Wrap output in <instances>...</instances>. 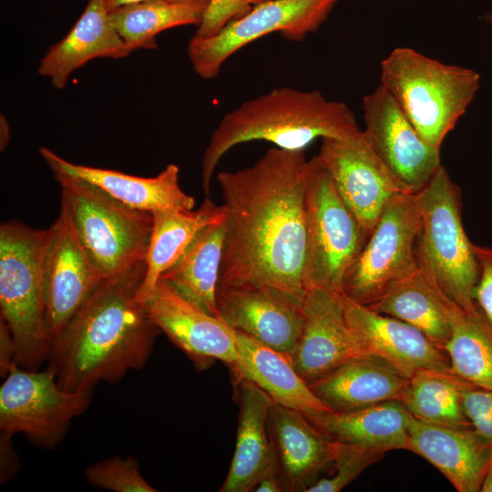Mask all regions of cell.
I'll list each match as a JSON object with an SVG mask.
<instances>
[{"mask_svg":"<svg viewBox=\"0 0 492 492\" xmlns=\"http://www.w3.org/2000/svg\"><path fill=\"white\" fill-rule=\"evenodd\" d=\"M153 215L146 259V272L138 299L148 300L161 275L184 253L196 235L206 226L226 217L223 205L206 197L200 207L190 210H164Z\"/></svg>","mask_w":492,"mask_h":492,"instance_id":"cell-28","label":"cell"},{"mask_svg":"<svg viewBox=\"0 0 492 492\" xmlns=\"http://www.w3.org/2000/svg\"><path fill=\"white\" fill-rule=\"evenodd\" d=\"M304 150L271 148L252 166L217 176L226 210L218 285H253L302 304L306 293Z\"/></svg>","mask_w":492,"mask_h":492,"instance_id":"cell-1","label":"cell"},{"mask_svg":"<svg viewBox=\"0 0 492 492\" xmlns=\"http://www.w3.org/2000/svg\"><path fill=\"white\" fill-rule=\"evenodd\" d=\"M463 404L472 426L492 444V389L470 386L463 393Z\"/></svg>","mask_w":492,"mask_h":492,"instance_id":"cell-36","label":"cell"},{"mask_svg":"<svg viewBox=\"0 0 492 492\" xmlns=\"http://www.w3.org/2000/svg\"><path fill=\"white\" fill-rule=\"evenodd\" d=\"M481 492H492V456L483 478Z\"/></svg>","mask_w":492,"mask_h":492,"instance_id":"cell-42","label":"cell"},{"mask_svg":"<svg viewBox=\"0 0 492 492\" xmlns=\"http://www.w3.org/2000/svg\"><path fill=\"white\" fill-rule=\"evenodd\" d=\"M268 430L285 491H306L331 469L333 441L301 411L272 405Z\"/></svg>","mask_w":492,"mask_h":492,"instance_id":"cell-20","label":"cell"},{"mask_svg":"<svg viewBox=\"0 0 492 492\" xmlns=\"http://www.w3.org/2000/svg\"><path fill=\"white\" fill-rule=\"evenodd\" d=\"M129 55L114 26L105 0L88 3L70 31L51 46L41 58L38 73L50 79L56 88H63L69 76L88 61L122 58Z\"/></svg>","mask_w":492,"mask_h":492,"instance_id":"cell-24","label":"cell"},{"mask_svg":"<svg viewBox=\"0 0 492 492\" xmlns=\"http://www.w3.org/2000/svg\"><path fill=\"white\" fill-rule=\"evenodd\" d=\"M478 280L473 291L476 310L492 325V246L474 244Z\"/></svg>","mask_w":492,"mask_h":492,"instance_id":"cell-37","label":"cell"},{"mask_svg":"<svg viewBox=\"0 0 492 492\" xmlns=\"http://www.w3.org/2000/svg\"><path fill=\"white\" fill-rule=\"evenodd\" d=\"M253 491L255 492H282L285 491L280 475L278 465L270 467L258 480Z\"/></svg>","mask_w":492,"mask_h":492,"instance_id":"cell-40","label":"cell"},{"mask_svg":"<svg viewBox=\"0 0 492 492\" xmlns=\"http://www.w3.org/2000/svg\"><path fill=\"white\" fill-rule=\"evenodd\" d=\"M338 1L265 0L215 36H192L188 44L192 67L200 77L210 79L235 52L264 36L279 32L288 39L302 40L325 22Z\"/></svg>","mask_w":492,"mask_h":492,"instance_id":"cell-11","label":"cell"},{"mask_svg":"<svg viewBox=\"0 0 492 492\" xmlns=\"http://www.w3.org/2000/svg\"><path fill=\"white\" fill-rule=\"evenodd\" d=\"M44 296L49 337L56 338L103 279L83 249L66 208L46 229Z\"/></svg>","mask_w":492,"mask_h":492,"instance_id":"cell-13","label":"cell"},{"mask_svg":"<svg viewBox=\"0 0 492 492\" xmlns=\"http://www.w3.org/2000/svg\"><path fill=\"white\" fill-rule=\"evenodd\" d=\"M470 386L451 371L419 370L409 376L400 401L419 420L472 426L463 404V393Z\"/></svg>","mask_w":492,"mask_h":492,"instance_id":"cell-31","label":"cell"},{"mask_svg":"<svg viewBox=\"0 0 492 492\" xmlns=\"http://www.w3.org/2000/svg\"><path fill=\"white\" fill-rule=\"evenodd\" d=\"M385 453L364 446L333 441L332 475L322 477L305 492H338Z\"/></svg>","mask_w":492,"mask_h":492,"instance_id":"cell-33","label":"cell"},{"mask_svg":"<svg viewBox=\"0 0 492 492\" xmlns=\"http://www.w3.org/2000/svg\"><path fill=\"white\" fill-rule=\"evenodd\" d=\"M332 441L354 444L384 453L407 449L412 415L400 400L336 413L304 414Z\"/></svg>","mask_w":492,"mask_h":492,"instance_id":"cell-27","label":"cell"},{"mask_svg":"<svg viewBox=\"0 0 492 492\" xmlns=\"http://www.w3.org/2000/svg\"><path fill=\"white\" fill-rule=\"evenodd\" d=\"M105 1H106V5L108 11L111 12L117 8H119L125 5H133V4H138L146 0H105Z\"/></svg>","mask_w":492,"mask_h":492,"instance_id":"cell-43","label":"cell"},{"mask_svg":"<svg viewBox=\"0 0 492 492\" xmlns=\"http://www.w3.org/2000/svg\"><path fill=\"white\" fill-rule=\"evenodd\" d=\"M46 230L12 220L0 226L1 319L10 329L16 365L36 371L51 346L44 296Z\"/></svg>","mask_w":492,"mask_h":492,"instance_id":"cell-5","label":"cell"},{"mask_svg":"<svg viewBox=\"0 0 492 492\" xmlns=\"http://www.w3.org/2000/svg\"><path fill=\"white\" fill-rule=\"evenodd\" d=\"M146 303L159 329L196 364L215 359L230 366L235 364L234 331L221 318L186 299L162 279Z\"/></svg>","mask_w":492,"mask_h":492,"instance_id":"cell-16","label":"cell"},{"mask_svg":"<svg viewBox=\"0 0 492 492\" xmlns=\"http://www.w3.org/2000/svg\"><path fill=\"white\" fill-rule=\"evenodd\" d=\"M408 378L388 360L366 354L345 362L309 386L332 412L344 413L401 400Z\"/></svg>","mask_w":492,"mask_h":492,"instance_id":"cell-22","label":"cell"},{"mask_svg":"<svg viewBox=\"0 0 492 492\" xmlns=\"http://www.w3.org/2000/svg\"><path fill=\"white\" fill-rule=\"evenodd\" d=\"M343 301L348 325L365 354L388 360L407 376L419 370L450 371L445 347L417 328L376 313L345 295Z\"/></svg>","mask_w":492,"mask_h":492,"instance_id":"cell-18","label":"cell"},{"mask_svg":"<svg viewBox=\"0 0 492 492\" xmlns=\"http://www.w3.org/2000/svg\"><path fill=\"white\" fill-rule=\"evenodd\" d=\"M418 266L455 303L472 313L476 311L473 291L479 270L474 243L462 223L460 190L442 165L418 191Z\"/></svg>","mask_w":492,"mask_h":492,"instance_id":"cell-7","label":"cell"},{"mask_svg":"<svg viewBox=\"0 0 492 492\" xmlns=\"http://www.w3.org/2000/svg\"><path fill=\"white\" fill-rule=\"evenodd\" d=\"M92 396L93 390L63 389L48 367L32 371L15 365L0 387V433H21L32 445L54 449Z\"/></svg>","mask_w":492,"mask_h":492,"instance_id":"cell-10","label":"cell"},{"mask_svg":"<svg viewBox=\"0 0 492 492\" xmlns=\"http://www.w3.org/2000/svg\"><path fill=\"white\" fill-rule=\"evenodd\" d=\"M445 349L453 374L475 386L492 389V325L477 310L456 313Z\"/></svg>","mask_w":492,"mask_h":492,"instance_id":"cell-32","label":"cell"},{"mask_svg":"<svg viewBox=\"0 0 492 492\" xmlns=\"http://www.w3.org/2000/svg\"><path fill=\"white\" fill-rule=\"evenodd\" d=\"M233 331L237 359L232 372L259 386L275 404L303 414L331 411L298 374L290 354Z\"/></svg>","mask_w":492,"mask_h":492,"instance_id":"cell-25","label":"cell"},{"mask_svg":"<svg viewBox=\"0 0 492 492\" xmlns=\"http://www.w3.org/2000/svg\"><path fill=\"white\" fill-rule=\"evenodd\" d=\"M226 217L204 227L160 277L179 294L219 316L216 292L226 235Z\"/></svg>","mask_w":492,"mask_h":492,"instance_id":"cell-29","label":"cell"},{"mask_svg":"<svg viewBox=\"0 0 492 492\" xmlns=\"http://www.w3.org/2000/svg\"><path fill=\"white\" fill-rule=\"evenodd\" d=\"M219 317L233 330L292 356L302 327V304L277 290L218 285Z\"/></svg>","mask_w":492,"mask_h":492,"instance_id":"cell-17","label":"cell"},{"mask_svg":"<svg viewBox=\"0 0 492 492\" xmlns=\"http://www.w3.org/2000/svg\"><path fill=\"white\" fill-rule=\"evenodd\" d=\"M362 132L353 110L318 90L282 87L250 98L226 113L213 131L200 163L201 186L210 197L213 173L233 147L263 140L304 150L316 138H350Z\"/></svg>","mask_w":492,"mask_h":492,"instance_id":"cell-3","label":"cell"},{"mask_svg":"<svg viewBox=\"0 0 492 492\" xmlns=\"http://www.w3.org/2000/svg\"><path fill=\"white\" fill-rule=\"evenodd\" d=\"M265 0H210L194 37L206 38L218 34L231 20L248 13Z\"/></svg>","mask_w":492,"mask_h":492,"instance_id":"cell-35","label":"cell"},{"mask_svg":"<svg viewBox=\"0 0 492 492\" xmlns=\"http://www.w3.org/2000/svg\"><path fill=\"white\" fill-rule=\"evenodd\" d=\"M209 1L146 0L110 12L111 21L129 53L157 47L156 36L164 30L200 26Z\"/></svg>","mask_w":492,"mask_h":492,"instance_id":"cell-30","label":"cell"},{"mask_svg":"<svg viewBox=\"0 0 492 492\" xmlns=\"http://www.w3.org/2000/svg\"><path fill=\"white\" fill-rule=\"evenodd\" d=\"M302 312V332L291 357L308 384L345 362L365 354L348 325L342 292L310 288Z\"/></svg>","mask_w":492,"mask_h":492,"instance_id":"cell-15","label":"cell"},{"mask_svg":"<svg viewBox=\"0 0 492 492\" xmlns=\"http://www.w3.org/2000/svg\"><path fill=\"white\" fill-rule=\"evenodd\" d=\"M146 260L105 279L55 338L46 360L67 391L115 384L148 362L161 332L138 299Z\"/></svg>","mask_w":492,"mask_h":492,"instance_id":"cell-2","label":"cell"},{"mask_svg":"<svg viewBox=\"0 0 492 492\" xmlns=\"http://www.w3.org/2000/svg\"><path fill=\"white\" fill-rule=\"evenodd\" d=\"M239 414L235 450L220 492L253 491L260 477L277 464L268 430L272 398L233 372Z\"/></svg>","mask_w":492,"mask_h":492,"instance_id":"cell-23","label":"cell"},{"mask_svg":"<svg viewBox=\"0 0 492 492\" xmlns=\"http://www.w3.org/2000/svg\"><path fill=\"white\" fill-rule=\"evenodd\" d=\"M305 210L306 291L317 287L342 292L344 277L368 235L317 156L309 159Z\"/></svg>","mask_w":492,"mask_h":492,"instance_id":"cell-8","label":"cell"},{"mask_svg":"<svg viewBox=\"0 0 492 492\" xmlns=\"http://www.w3.org/2000/svg\"><path fill=\"white\" fill-rule=\"evenodd\" d=\"M364 134L405 192L420 191L442 166L440 149L427 143L390 93L379 85L362 101Z\"/></svg>","mask_w":492,"mask_h":492,"instance_id":"cell-12","label":"cell"},{"mask_svg":"<svg viewBox=\"0 0 492 492\" xmlns=\"http://www.w3.org/2000/svg\"><path fill=\"white\" fill-rule=\"evenodd\" d=\"M317 158L367 235L389 200L405 192L377 158L363 130L350 138H322Z\"/></svg>","mask_w":492,"mask_h":492,"instance_id":"cell-14","label":"cell"},{"mask_svg":"<svg viewBox=\"0 0 492 492\" xmlns=\"http://www.w3.org/2000/svg\"><path fill=\"white\" fill-rule=\"evenodd\" d=\"M182 1H210V0H182Z\"/></svg>","mask_w":492,"mask_h":492,"instance_id":"cell-44","label":"cell"},{"mask_svg":"<svg viewBox=\"0 0 492 492\" xmlns=\"http://www.w3.org/2000/svg\"><path fill=\"white\" fill-rule=\"evenodd\" d=\"M52 171L81 178L99 187L131 208L151 214L164 210H190L195 199L179 186V168L173 163L153 178H143L121 171L72 163L48 148L39 149Z\"/></svg>","mask_w":492,"mask_h":492,"instance_id":"cell-21","label":"cell"},{"mask_svg":"<svg viewBox=\"0 0 492 492\" xmlns=\"http://www.w3.org/2000/svg\"><path fill=\"white\" fill-rule=\"evenodd\" d=\"M370 309L399 319L445 347L452 333L455 303L421 268L391 283Z\"/></svg>","mask_w":492,"mask_h":492,"instance_id":"cell-26","label":"cell"},{"mask_svg":"<svg viewBox=\"0 0 492 492\" xmlns=\"http://www.w3.org/2000/svg\"><path fill=\"white\" fill-rule=\"evenodd\" d=\"M420 228L418 192L394 196L348 270L342 293L368 306L391 283L417 270L415 249Z\"/></svg>","mask_w":492,"mask_h":492,"instance_id":"cell-9","label":"cell"},{"mask_svg":"<svg viewBox=\"0 0 492 492\" xmlns=\"http://www.w3.org/2000/svg\"><path fill=\"white\" fill-rule=\"evenodd\" d=\"M63 205L92 264L103 279L147 259L153 215L125 205L99 187L53 171Z\"/></svg>","mask_w":492,"mask_h":492,"instance_id":"cell-6","label":"cell"},{"mask_svg":"<svg viewBox=\"0 0 492 492\" xmlns=\"http://www.w3.org/2000/svg\"><path fill=\"white\" fill-rule=\"evenodd\" d=\"M15 347L9 327L0 319V374L5 377L15 363Z\"/></svg>","mask_w":492,"mask_h":492,"instance_id":"cell-39","label":"cell"},{"mask_svg":"<svg viewBox=\"0 0 492 492\" xmlns=\"http://www.w3.org/2000/svg\"><path fill=\"white\" fill-rule=\"evenodd\" d=\"M0 128V146L3 150L10 139L9 125L3 115H1Z\"/></svg>","mask_w":492,"mask_h":492,"instance_id":"cell-41","label":"cell"},{"mask_svg":"<svg viewBox=\"0 0 492 492\" xmlns=\"http://www.w3.org/2000/svg\"><path fill=\"white\" fill-rule=\"evenodd\" d=\"M19 459L12 444V436L0 433V481L12 479L18 472Z\"/></svg>","mask_w":492,"mask_h":492,"instance_id":"cell-38","label":"cell"},{"mask_svg":"<svg viewBox=\"0 0 492 492\" xmlns=\"http://www.w3.org/2000/svg\"><path fill=\"white\" fill-rule=\"evenodd\" d=\"M87 481L114 492H156L142 476L134 456H113L96 462L85 469Z\"/></svg>","mask_w":492,"mask_h":492,"instance_id":"cell-34","label":"cell"},{"mask_svg":"<svg viewBox=\"0 0 492 492\" xmlns=\"http://www.w3.org/2000/svg\"><path fill=\"white\" fill-rule=\"evenodd\" d=\"M472 69L443 63L411 47L393 49L381 63V84L420 136L441 149L479 87Z\"/></svg>","mask_w":492,"mask_h":492,"instance_id":"cell-4","label":"cell"},{"mask_svg":"<svg viewBox=\"0 0 492 492\" xmlns=\"http://www.w3.org/2000/svg\"><path fill=\"white\" fill-rule=\"evenodd\" d=\"M438 469L458 492H479L492 444L473 426L429 423L412 416L407 449Z\"/></svg>","mask_w":492,"mask_h":492,"instance_id":"cell-19","label":"cell"}]
</instances>
